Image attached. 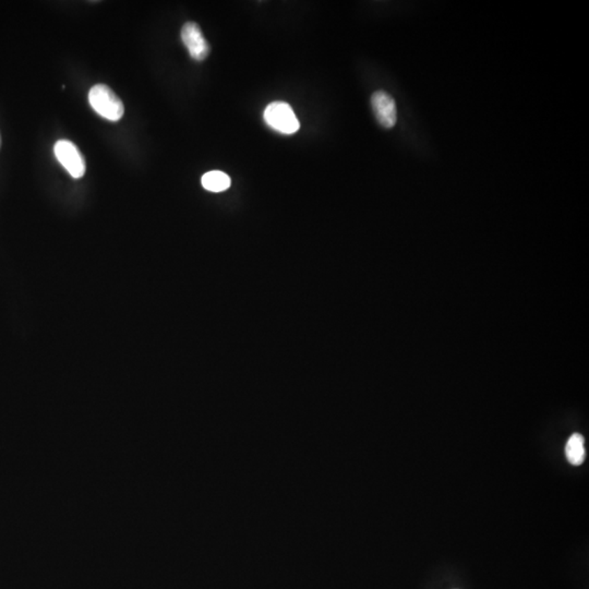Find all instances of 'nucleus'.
Masks as SVG:
<instances>
[{
	"label": "nucleus",
	"mask_w": 589,
	"mask_h": 589,
	"mask_svg": "<svg viewBox=\"0 0 589 589\" xmlns=\"http://www.w3.org/2000/svg\"><path fill=\"white\" fill-rule=\"evenodd\" d=\"M89 102L98 115L110 121H118L125 112L121 100L105 84H96L91 89Z\"/></svg>",
	"instance_id": "obj_1"
},
{
	"label": "nucleus",
	"mask_w": 589,
	"mask_h": 589,
	"mask_svg": "<svg viewBox=\"0 0 589 589\" xmlns=\"http://www.w3.org/2000/svg\"><path fill=\"white\" fill-rule=\"evenodd\" d=\"M263 117L269 127L283 135H292L299 130V121L288 103H271L265 108Z\"/></svg>",
	"instance_id": "obj_2"
},
{
	"label": "nucleus",
	"mask_w": 589,
	"mask_h": 589,
	"mask_svg": "<svg viewBox=\"0 0 589 589\" xmlns=\"http://www.w3.org/2000/svg\"><path fill=\"white\" fill-rule=\"evenodd\" d=\"M56 158L73 178L79 179L85 174V161L77 145L68 140L58 141L54 147Z\"/></svg>",
	"instance_id": "obj_3"
},
{
	"label": "nucleus",
	"mask_w": 589,
	"mask_h": 589,
	"mask_svg": "<svg viewBox=\"0 0 589 589\" xmlns=\"http://www.w3.org/2000/svg\"><path fill=\"white\" fill-rule=\"evenodd\" d=\"M372 112L378 123L383 128L391 129L397 121V108L395 100L385 91H378L371 96Z\"/></svg>",
	"instance_id": "obj_4"
},
{
	"label": "nucleus",
	"mask_w": 589,
	"mask_h": 589,
	"mask_svg": "<svg viewBox=\"0 0 589 589\" xmlns=\"http://www.w3.org/2000/svg\"><path fill=\"white\" fill-rule=\"evenodd\" d=\"M181 40L190 56L197 61L204 60L210 53V46L197 23L187 22L184 25L181 29Z\"/></svg>",
	"instance_id": "obj_5"
},
{
	"label": "nucleus",
	"mask_w": 589,
	"mask_h": 589,
	"mask_svg": "<svg viewBox=\"0 0 589 589\" xmlns=\"http://www.w3.org/2000/svg\"><path fill=\"white\" fill-rule=\"evenodd\" d=\"M584 443L585 440L582 435L574 433L571 435L565 445V456L569 464L579 466L584 463L585 457H586Z\"/></svg>",
	"instance_id": "obj_6"
},
{
	"label": "nucleus",
	"mask_w": 589,
	"mask_h": 589,
	"mask_svg": "<svg viewBox=\"0 0 589 589\" xmlns=\"http://www.w3.org/2000/svg\"><path fill=\"white\" fill-rule=\"evenodd\" d=\"M202 186L212 193H222L230 187V178L228 174L220 170H212L203 175Z\"/></svg>",
	"instance_id": "obj_7"
},
{
	"label": "nucleus",
	"mask_w": 589,
	"mask_h": 589,
	"mask_svg": "<svg viewBox=\"0 0 589 589\" xmlns=\"http://www.w3.org/2000/svg\"><path fill=\"white\" fill-rule=\"evenodd\" d=\"M0 145H1V137H0Z\"/></svg>",
	"instance_id": "obj_8"
}]
</instances>
